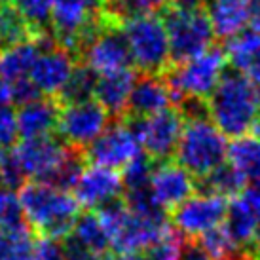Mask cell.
I'll return each instance as SVG.
<instances>
[{
    "mask_svg": "<svg viewBox=\"0 0 260 260\" xmlns=\"http://www.w3.org/2000/svg\"><path fill=\"white\" fill-rule=\"evenodd\" d=\"M37 260H63V245L57 239L38 238L35 241Z\"/></svg>",
    "mask_w": 260,
    "mask_h": 260,
    "instance_id": "cell-35",
    "label": "cell"
},
{
    "mask_svg": "<svg viewBox=\"0 0 260 260\" xmlns=\"http://www.w3.org/2000/svg\"><path fill=\"white\" fill-rule=\"evenodd\" d=\"M74 67L76 63L73 53L55 44L48 50H40L30 71V80L44 97L55 99L59 91L65 87L67 80L71 78Z\"/></svg>",
    "mask_w": 260,
    "mask_h": 260,
    "instance_id": "cell-14",
    "label": "cell"
},
{
    "mask_svg": "<svg viewBox=\"0 0 260 260\" xmlns=\"http://www.w3.org/2000/svg\"><path fill=\"white\" fill-rule=\"evenodd\" d=\"M71 236L95 256H103L112 249L109 232L95 211H87L84 215H80Z\"/></svg>",
    "mask_w": 260,
    "mask_h": 260,
    "instance_id": "cell-24",
    "label": "cell"
},
{
    "mask_svg": "<svg viewBox=\"0 0 260 260\" xmlns=\"http://www.w3.org/2000/svg\"><path fill=\"white\" fill-rule=\"evenodd\" d=\"M137 74L131 69L116 71L109 74H99L97 76V86H95V101L101 105L109 114L116 116L118 120L125 118L127 114V105L129 97L135 86Z\"/></svg>",
    "mask_w": 260,
    "mask_h": 260,
    "instance_id": "cell-18",
    "label": "cell"
},
{
    "mask_svg": "<svg viewBox=\"0 0 260 260\" xmlns=\"http://www.w3.org/2000/svg\"><path fill=\"white\" fill-rule=\"evenodd\" d=\"M215 37L230 40L251 23V0H205Z\"/></svg>",
    "mask_w": 260,
    "mask_h": 260,
    "instance_id": "cell-19",
    "label": "cell"
},
{
    "mask_svg": "<svg viewBox=\"0 0 260 260\" xmlns=\"http://www.w3.org/2000/svg\"><path fill=\"white\" fill-rule=\"evenodd\" d=\"M224 228L230 234L236 247H251L260 232V220L245 202L243 196L234 198L228 203V213L224 218Z\"/></svg>",
    "mask_w": 260,
    "mask_h": 260,
    "instance_id": "cell-22",
    "label": "cell"
},
{
    "mask_svg": "<svg viewBox=\"0 0 260 260\" xmlns=\"http://www.w3.org/2000/svg\"><path fill=\"white\" fill-rule=\"evenodd\" d=\"M97 260H143L141 254H120V253H112V254H103Z\"/></svg>",
    "mask_w": 260,
    "mask_h": 260,
    "instance_id": "cell-39",
    "label": "cell"
},
{
    "mask_svg": "<svg viewBox=\"0 0 260 260\" xmlns=\"http://www.w3.org/2000/svg\"><path fill=\"white\" fill-rule=\"evenodd\" d=\"M161 19L167 30L173 63L188 61L213 48L211 44L215 40V32L205 8L182 10L169 6Z\"/></svg>",
    "mask_w": 260,
    "mask_h": 260,
    "instance_id": "cell-6",
    "label": "cell"
},
{
    "mask_svg": "<svg viewBox=\"0 0 260 260\" xmlns=\"http://www.w3.org/2000/svg\"><path fill=\"white\" fill-rule=\"evenodd\" d=\"M61 245H63V260H97L99 256H95L87 251L86 247H82L73 238V236H69L61 241Z\"/></svg>",
    "mask_w": 260,
    "mask_h": 260,
    "instance_id": "cell-37",
    "label": "cell"
},
{
    "mask_svg": "<svg viewBox=\"0 0 260 260\" xmlns=\"http://www.w3.org/2000/svg\"><path fill=\"white\" fill-rule=\"evenodd\" d=\"M32 35V29L14 6H4L0 10V51L30 40Z\"/></svg>",
    "mask_w": 260,
    "mask_h": 260,
    "instance_id": "cell-27",
    "label": "cell"
},
{
    "mask_svg": "<svg viewBox=\"0 0 260 260\" xmlns=\"http://www.w3.org/2000/svg\"><path fill=\"white\" fill-rule=\"evenodd\" d=\"M251 137L260 139V114L256 116V120H254L253 127H251Z\"/></svg>",
    "mask_w": 260,
    "mask_h": 260,
    "instance_id": "cell-43",
    "label": "cell"
},
{
    "mask_svg": "<svg viewBox=\"0 0 260 260\" xmlns=\"http://www.w3.org/2000/svg\"><path fill=\"white\" fill-rule=\"evenodd\" d=\"M222 260H254L253 256H251V253H236L234 254H230V256H226V258H222Z\"/></svg>",
    "mask_w": 260,
    "mask_h": 260,
    "instance_id": "cell-41",
    "label": "cell"
},
{
    "mask_svg": "<svg viewBox=\"0 0 260 260\" xmlns=\"http://www.w3.org/2000/svg\"><path fill=\"white\" fill-rule=\"evenodd\" d=\"M95 86H97V74L86 65L74 67L71 78L67 80L65 87L59 91V95L55 97L57 103L63 105H73V103L87 101L93 99L95 95Z\"/></svg>",
    "mask_w": 260,
    "mask_h": 260,
    "instance_id": "cell-26",
    "label": "cell"
},
{
    "mask_svg": "<svg viewBox=\"0 0 260 260\" xmlns=\"http://www.w3.org/2000/svg\"><path fill=\"white\" fill-rule=\"evenodd\" d=\"M228 158L251 181V186L260 188V139L251 135L236 139L228 148Z\"/></svg>",
    "mask_w": 260,
    "mask_h": 260,
    "instance_id": "cell-25",
    "label": "cell"
},
{
    "mask_svg": "<svg viewBox=\"0 0 260 260\" xmlns=\"http://www.w3.org/2000/svg\"><path fill=\"white\" fill-rule=\"evenodd\" d=\"M74 200L86 209H99L123 196L122 175L101 166L86 167L73 188Z\"/></svg>",
    "mask_w": 260,
    "mask_h": 260,
    "instance_id": "cell-13",
    "label": "cell"
},
{
    "mask_svg": "<svg viewBox=\"0 0 260 260\" xmlns=\"http://www.w3.org/2000/svg\"><path fill=\"white\" fill-rule=\"evenodd\" d=\"M251 25L253 30L260 32V0H251Z\"/></svg>",
    "mask_w": 260,
    "mask_h": 260,
    "instance_id": "cell-38",
    "label": "cell"
},
{
    "mask_svg": "<svg viewBox=\"0 0 260 260\" xmlns=\"http://www.w3.org/2000/svg\"><path fill=\"white\" fill-rule=\"evenodd\" d=\"M182 239L184 236L171 224L169 230L146 249L143 260H179Z\"/></svg>",
    "mask_w": 260,
    "mask_h": 260,
    "instance_id": "cell-29",
    "label": "cell"
},
{
    "mask_svg": "<svg viewBox=\"0 0 260 260\" xmlns=\"http://www.w3.org/2000/svg\"><path fill=\"white\" fill-rule=\"evenodd\" d=\"M179 260H213V258H211L209 253L205 251V247L200 243V239L186 238V236H184Z\"/></svg>",
    "mask_w": 260,
    "mask_h": 260,
    "instance_id": "cell-36",
    "label": "cell"
},
{
    "mask_svg": "<svg viewBox=\"0 0 260 260\" xmlns=\"http://www.w3.org/2000/svg\"><path fill=\"white\" fill-rule=\"evenodd\" d=\"M122 30L131 63L143 74H166L171 67V48L164 19L158 14L135 15L123 23Z\"/></svg>",
    "mask_w": 260,
    "mask_h": 260,
    "instance_id": "cell-4",
    "label": "cell"
},
{
    "mask_svg": "<svg viewBox=\"0 0 260 260\" xmlns=\"http://www.w3.org/2000/svg\"><path fill=\"white\" fill-rule=\"evenodd\" d=\"M173 91L164 74H141L135 80L125 118H146L171 107Z\"/></svg>",
    "mask_w": 260,
    "mask_h": 260,
    "instance_id": "cell-16",
    "label": "cell"
},
{
    "mask_svg": "<svg viewBox=\"0 0 260 260\" xmlns=\"http://www.w3.org/2000/svg\"><path fill=\"white\" fill-rule=\"evenodd\" d=\"M10 2L12 0H0V4H4V6H10Z\"/></svg>",
    "mask_w": 260,
    "mask_h": 260,
    "instance_id": "cell-44",
    "label": "cell"
},
{
    "mask_svg": "<svg viewBox=\"0 0 260 260\" xmlns=\"http://www.w3.org/2000/svg\"><path fill=\"white\" fill-rule=\"evenodd\" d=\"M32 245L35 239L29 226L14 232H0V260H17Z\"/></svg>",
    "mask_w": 260,
    "mask_h": 260,
    "instance_id": "cell-30",
    "label": "cell"
},
{
    "mask_svg": "<svg viewBox=\"0 0 260 260\" xmlns=\"http://www.w3.org/2000/svg\"><path fill=\"white\" fill-rule=\"evenodd\" d=\"M59 110L61 105L53 97H40L37 101L19 107L15 112L17 135L23 141L51 137V133L57 131Z\"/></svg>",
    "mask_w": 260,
    "mask_h": 260,
    "instance_id": "cell-17",
    "label": "cell"
},
{
    "mask_svg": "<svg viewBox=\"0 0 260 260\" xmlns=\"http://www.w3.org/2000/svg\"><path fill=\"white\" fill-rule=\"evenodd\" d=\"M40 46L35 37L21 44H15L8 50L0 51V82L12 86L15 82L30 78V71L35 67Z\"/></svg>",
    "mask_w": 260,
    "mask_h": 260,
    "instance_id": "cell-21",
    "label": "cell"
},
{
    "mask_svg": "<svg viewBox=\"0 0 260 260\" xmlns=\"http://www.w3.org/2000/svg\"><path fill=\"white\" fill-rule=\"evenodd\" d=\"M143 154L141 143L127 118L110 123L99 137L84 150L87 161L109 169H125Z\"/></svg>",
    "mask_w": 260,
    "mask_h": 260,
    "instance_id": "cell-8",
    "label": "cell"
},
{
    "mask_svg": "<svg viewBox=\"0 0 260 260\" xmlns=\"http://www.w3.org/2000/svg\"><path fill=\"white\" fill-rule=\"evenodd\" d=\"M228 65V59L224 50L218 48H209L196 57L175 63L166 71V80L171 91L173 99H203L207 101L218 82L222 80L224 71Z\"/></svg>",
    "mask_w": 260,
    "mask_h": 260,
    "instance_id": "cell-5",
    "label": "cell"
},
{
    "mask_svg": "<svg viewBox=\"0 0 260 260\" xmlns=\"http://www.w3.org/2000/svg\"><path fill=\"white\" fill-rule=\"evenodd\" d=\"M110 114L95 99L63 105L59 110L57 133L69 146L86 150L109 127Z\"/></svg>",
    "mask_w": 260,
    "mask_h": 260,
    "instance_id": "cell-9",
    "label": "cell"
},
{
    "mask_svg": "<svg viewBox=\"0 0 260 260\" xmlns=\"http://www.w3.org/2000/svg\"><path fill=\"white\" fill-rule=\"evenodd\" d=\"M228 202L218 196H190L173 209V226L186 238H200L224 222Z\"/></svg>",
    "mask_w": 260,
    "mask_h": 260,
    "instance_id": "cell-11",
    "label": "cell"
},
{
    "mask_svg": "<svg viewBox=\"0 0 260 260\" xmlns=\"http://www.w3.org/2000/svg\"><path fill=\"white\" fill-rule=\"evenodd\" d=\"M150 190L161 209L173 211L192 196V192L196 190V181L179 164L161 161L154 166Z\"/></svg>",
    "mask_w": 260,
    "mask_h": 260,
    "instance_id": "cell-15",
    "label": "cell"
},
{
    "mask_svg": "<svg viewBox=\"0 0 260 260\" xmlns=\"http://www.w3.org/2000/svg\"><path fill=\"white\" fill-rule=\"evenodd\" d=\"M226 59L234 71L260 87V32L245 29L226 44Z\"/></svg>",
    "mask_w": 260,
    "mask_h": 260,
    "instance_id": "cell-20",
    "label": "cell"
},
{
    "mask_svg": "<svg viewBox=\"0 0 260 260\" xmlns=\"http://www.w3.org/2000/svg\"><path fill=\"white\" fill-rule=\"evenodd\" d=\"M137 133L141 148L154 161H169L175 156L179 139L184 129V118L181 110L169 107V109L156 112L146 118H127Z\"/></svg>",
    "mask_w": 260,
    "mask_h": 260,
    "instance_id": "cell-7",
    "label": "cell"
},
{
    "mask_svg": "<svg viewBox=\"0 0 260 260\" xmlns=\"http://www.w3.org/2000/svg\"><path fill=\"white\" fill-rule=\"evenodd\" d=\"M10 101V91H8V86L4 82H0V103H8Z\"/></svg>",
    "mask_w": 260,
    "mask_h": 260,
    "instance_id": "cell-42",
    "label": "cell"
},
{
    "mask_svg": "<svg viewBox=\"0 0 260 260\" xmlns=\"http://www.w3.org/2000/svg\"><path fill=\"white\" fill-rule=\"evenodd\" d=\"M84 65L89 67L97 76L109 74L123 69H131V53L127 40L120 25H112L103 19L101 29L80 51Z\"/></svg>",
    "mask_w": 260,
    "mask_h": 260,
    "instance_id": "cell-10",
    "label": "cell"
},
{
    "mask_svg": "<svg viewBox=\"0 0 260 260\" xmlns=\"http://www.w3.org/2000/svg\"><path fill=\"white\" fill-rule=\"evenodd\" d=\"M228 148L222 131L209 118H198L184 122L175 158L192 177L202 179L226 161Z\"/></svg>",
    "mask_w": 260,
    "mask_h": 260,
    "instance_id": "cell-3",
    "label": "cell"
},
{
    "mask_svg": "<svg viewBox=\"0 0 260 260\" xmlns=\"http://www.w3.org/2000/svg\"><path fill=\"white\" fill-rule=\"evenodd\" d=\"M17 137V120L15 110L8 103H0V150H6L14 145Z\"/></svg>",
    "mask_w": 260,
    "mask_h": 260,
    "instance_id": "cell-33",
    "label": "cell"
},
{
    "mask_svg": "<svg viewBox=\"0 0 260 260\" xmlns=\"http://www.w3.org/2000/svg\"><path fill=\"white\" fill-rule=\"evenodd\" d=\"M25 222L40 238L63 241L73 234V228L80 217V205L69 192L48 186L44 182H27L19 190Z\"/></svg>",
    "mask_w": 260,
    "mask_h": 260,
    "instance_id": "cell-2",
    "label": "cell"
},
{
    "mask_svg": "<svg viewBox=\"0 0 260 260\" xmlns=\"http://www.w3.org/2000/svg\"><path fill=\"white\" fill-rule=\"evenodd\" d=\"M258 114L260 87L236 71L224 73L215 91L207 97V116L224 137L249 135Z\"/></svg>",
    "mask_w": 260,
    "mask_h": 260,
    "instance_id": "cell-1",
    "label": "cell"
},
{
    "mask_svg": "<svg viewBox=\"0 0 260 260\" xmlns=\"http://www.w3.org/2000/svg\"><path fill=\"white\" fill-rule=\"evenodd\" d=\"M57 0H14V8L27 21L32 32H42L50 27L51 14Z\"/></svg>",
    "mask_w": 260,
    "mask_h": 260,
    "instance_id": "cell-28",
    "label": "cell"
},
{
    "mask_svg": "<svg viewBox=\"0 0 260 260\" xmlns=\"http://www.w3.org/2000/svg\"><path fill=\"white\" fill-rule=\"evenodd\" d=\"M198 239H200V243L205 247V251L209 253V256L213 260H222L238 251V247L232 241L230 234L226 232L224 226H217V228H213V230L205 232V234L200 236Z\"/></svg>",
    "mask_w": 260,
    "mask_h": 260,
    "instance_id": "cell-32",
    "label": "cell"
},
{
    "mask_svg": "<svg viewBox=\"0 0 260 260\" xmlns=\"http://www.w3.org/2000/svg\"><path fill=\"white\" fill-rule=\"evenodd\" d=\"M247 184L245 175L239 171L234 164L218 166L202 179H196V190L205 196H218V198H238L243 194Z\"/></svg>",
    "mask_w": 260,
    "mask_h": 260,
    "instance_id": "cell-23",
    "label": "cell"
},
{
    "mask_svg": "<svg viewBox=\"0 0 260 260\" xmlns=\"http://www.w3.org/2000/svg\"><path fill=\"white\" fill-rule=\"evenodd\" d=\"M8 91H10V101L15 103L17 107H23V105H27V103H32L44 97L40 91H38V87L32 84V80L27 78V80H21V82H15L12 86H8Z\"/></svg>",
    "mask_w": 260,
    "mask_h": 260,
    "instance_id": "cell-34",
    "label": "cell"
},
{
    "mask_svg": "<svg viewBox=\"0 0 260 260\" xmlns=\"http://www.w3.org/2000/svg\"><path fill=\"white\" fill-rule=\"evenodd\" d=\"M152 171H154V161L146 154H141L137 159H133L129 166L123 169V192L139 190V188H148L150 186Z\"/></svg>",
    "mask_w": 260,
    "mask_h": 260,
    "instance_id": "cell-31",
    "label": "cell"
},
{
    "mask_svg": "<svg viewBox=\"0 0 260 260\" xmlns=\"http://www.w3.org/2000/svg\"><path fill=\"white\" fill-rule=\"evenodd\" d=\"M71 146L53 137L29 139L14 148L17 161L21 166L25 179L44 182L65 159Z\"/></svg>",
    "mask_w": 260,
    "mask_h": 260,
    "instance_id": "cell-12",
    "label": "cell"
},
{
    "mask_svg": "<svg viewBox=\"0 0 260 260\" xmlns=\"http://www.w3.org/2000/svg\"><path fill=\"white\" fill-rule=\"evenodd\" d=\"M247 253H251V256H253L254 260H260V232H258V236H256V239L253 241V245L249 247Z\"/></svg>",
    "mask_w": 260,
    "mask_h": 260,
    "instance_id": "cell-40",
    "label": "cell"
}]
</instances>
